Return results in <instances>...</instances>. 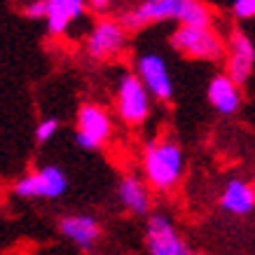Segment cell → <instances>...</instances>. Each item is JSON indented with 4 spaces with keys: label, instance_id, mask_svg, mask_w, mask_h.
<instances>
[{
    "label": "cell",
    "instance_id": "18",
    "mask_svg": "<svg viewBox=\"0 0 255 255\" xmlns=\"http://www.w3.org/2000/svg\"><path fill=\"white\" fill-rule=\"evenodd\" d=\"M47 2L49 0H35V2H28L23 7V14L28 19H47Z\"/></svg>",
    "mask_w": 255,
    "mask_h": 255
},
{
    "label": "cell",
    "instance_id": "6",
    "mask_svg": "<svg viewBox=\"0 0 255 255\" xmlns=\"http://www.w3.org/2000/svg\"><path fill=\"white\" fill-rule=\"evenodd\" d=\"M187 0H145L136 5L133 9H127L120 14V23L127 31H138L145 28L155 21H166V19H176L180 23L185 14Z\"/></svg>",
    "mask_w": 255,
    "mask_h": 255
},
{
    "label": "cell",
    "instance_id": "9",
    "mask_svg": "<svg viewBox=\"0 0 255 255\" xmlns=\"http://www.w3.org/2000/svg\"><path fill=\"white\" fill-rule=\"evenodd\" d=\"M136 75L145 85L150 96L157 101H171L173 96V82H171L169 66L162 54L157 52H143L136 56Z\"/></svg>",
    "mask_w": 255,
    "mask_h": 255
},
{
    "label": "cell",
    "instance_id": "16",
    "mask_svg": "<svg viewBox=\"0 0 255 255\" xmlns=\"http://www.w3.org/2000/svg\"><path fill=\"white\" fill-rule=\"evenodd\" d=\"M59 131V120L56 117H47L35 127V140L38 143H47V140L54 138V133Z\"/></svg>",
    "mask_w": 255,
    "mask_h": 255
},
{
    "label": "cell",
    "instance_id": "17",
    "mask_svg": "<svg viewBox=\"0 0 255 255\" xmlns=\"http://www.w3.org/2000/svg\"><path fill=\"white\" fill-rule=\"evenodd\" d=\"M232 12L237 19H251L255 16V0H234Z\"/></svg>",
    "mask_w": 255,
    "mask_h": 255
},
{
    "label": "cell",
    "instance_id": "19",
    "mask_svg": "<svg viewBox=\"0 0 255 255\" xmlns=\"http://www.w3.org/2000/svg\"><path fill=\"white\" fill-rule=\"evenodd\" d=\"M92 7L96 9V12H103V9L108 7V2H106V0H94V2H92Z\"/></svg>",
    "mask_w": 255,
    "mask_h": 255
},
{
    "label": "cell",
    "instance_id": "2",
    "mask_svg": "<svg viewBox=\"0 0 255 255\" xmlns=\"http://www.w3.org/2000/svg\"><path fill=\"white\" fill-rule=\"evenodd\" d=\"M150 92L136 73H122L115 85V108L124 124L138 127L150 115Z\"/></svg>",
    "mask_w": 255,
    "mask_h": 255
},
{
    "label": "cell",
    "instance_id": "15",
    "mask_svg": "<svg viewBox=\"0 0 255 255\" xmlns=\"http://www.w3.org/2000/svg\"><path fill=\"white\" fill-rule=\"evenodd\" d=\"M85 14L82 0H49L47 2V31L52 35H63L73 21Z\"/></svg>",
    "mask_w": 255,
    "mask_h": 255
},
{
    "label": "cell",
    "instance_id": "7",
    "mask_svg": "<svg viewBox=\"0 0 255 255\" xmlns=\"http://www.w3.org/2000/svg\"><path fill=\"white\" fill-rule=\"evenodd\" d=\"M113 133V120L108 110L101 108L99 103H82L78 110V131L75 140L82 150H96Z\"/></svg>",
    "mask_w": 255,
    "mask_h": 255
},
{
    "label": "cell",
    "instance_id": "1",
    "mask_svg": "<svg viewBox=\"0 0 255 255\" xmlns=\"http://www.w3.org/2000/svg\"><path fill=\"white\" fill-rule=\"evenodd\" d=\"M185 169V155L176 140L152 138L143 147V173L150 187L169 192L180 183Z\"/></svg>",
    "mask_w": 255,
    "mask_h": 255
},
{
    "label": "cell",
    "instance_id": "3",
    "mask_svg": "<svg viewBox=\"0 0 255 255\" xmlns=\"http://www.w3.org/2000/svg\"><path fill=\"white\" fill-rule=\"evenodd\" d=\"M68 190V176L61 166L45 164L33 173H26L12 185V194L21 199H59Z\"/></svg>",
    "mask_w": 255,
    "mask_h": 255
},
{
    "label": "cell",
    "instance_id": "14",
    "mask_svg": "<svg viewBox=\"0 0 255 255\" xmlns=\"http://www.w3.org/2000/svg\"><path fill=\"white\" fill-rule=\"evenodd\" d=\"M220 206L232 216H251L255 211V187L241 178H230L220 192Z\"/></svg>",
    "mask_w": 255,
    "mask_h": 255
},
{
    "label": "cell",
    "instance_id": "10",
    "mask_svg": "<svg viewBox=\"0 0 255 255\" xmlns=\"http://www.w3.org/2000/svg\"><path fill=\"white\" fill-rule=\"evenodd\" d=\"M225 59H227V75L237 82L244 85L255 68V45L244 31H232L225 42Z\"/></svg>",
    "mask_w": 255,
    "mask_h": 255
},
{
    "label": "cell",
    "instance_id": "12",
    "mask_svg": "<svg viewBox=\"0 0 255 255\" xmlns=\"http://www.w3.org/2000/svg\"><path fill=\"white\" fill-rule=\"evenodd\" d=\"M117 201L124 211H129L133 216H145L150 213V190L147 185L140 180L136 173H124L120 180H117Z\"/></svg>",
    "mask_w": 255,
    "mask_h": 255
},
{
    "label": "cell",
    "instance_id": "5",
    "mask_svg": "<svg viewBox=\"0 0 255 255\" xmlns=\"http://www.w3.org/2000/svg\"><path fill=\"white\" fill-rule=\"evenodd\" d=\"M145 251L147 255H194L176 223L166 213H150L145 223Z\"/></svg>",
    "mask_w": 255,
    "mask_h": 255
},
{
    "label": "cell",
    "instance_id": "8",
    "mask_svg": "<svg viewBox=\"0 0 255 255\" xmlns=\"http://www.w3.org/2000/svg\"><path fill=\"white\" fill-rule=\"evenodd\" d=\"M127 33L129 31L120 23V19H99L87 35V54L96 61L113 59L127 47Z\"/></svg>",
    "mask_w": 255,
    "mask_h": 255
},
{
    "label": "cell",
    "instance_id": "13",
    "mask_svg": "<svg viewBox=\"0 0 255 255\" xmlns=\"http://www.w3.org/2000/svg\"><path fill=\"white\" fill-rule=\"evenodd\" d=\"M206 96H209L211 108L220 113V115H234L241 106V92L239 85L234 82L227 73L213 75L206 87Z\"/></svg>",
    "mask_w": 255,
    "mask_h": 255
},
{
    "label": "cell",
    "instance_id": "4",
    "mask_svg": "<svg viewBox=\"0 0 255 255\" xmlns=\"http://www.w3.org/2000/svg\"><path fill=\"white\" fill-rule=\"evenodd\" d=\"M171 45L176 52L199 59V61H218L225 56V45L213 28H194V26H178L171 33Z\"/></svg>",
    "mask_w": 255,
    "mask_h": 255
},
{
    "label": "cell",
    "instance_id": "11",
    "mask_svg": "<svg viewBox=\"0 0 255 255\" xmlns=\"http://www.w3.org/2000/svg\"><path fill=\"white\" fill-rule=\"evenodd\" d=\"M56 227H59L61 237H66L70 244H75L82 251H89L101 237V223L94 216H89V213H70V216H63V218H59Z\"/></svg>",
    "mask_w": 255,
    "mask_h": 255
}]
</instances>
